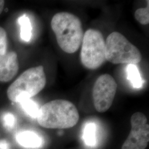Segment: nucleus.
<instances>
[{"label":"nucleus","instance_id":"nucleus-1","mask_svg":"<svg viewBox=\"0 0 149 149\" xmlns=\"http://www.w3.org/2000/svg\"><path fill=\"white\" fill-rule=\"evenodd\" d=\"M37 118L38 123L43 128L68 129L76 125L80 115L72 102L64 100H55L41 107Z\"/></svg>","mask_w":149,"mask_h":149},{"label":"nucleus","instance_id":"nucleus-2","mask_svg":"<svg viewBox=\"0 0 149 149\" xmlns=\"http://www.w3.org/2000/svg\"><path fill=\"white\" fill-rule=\"evenodd\" d=\"M51 27L63 51L72 54L79 50L84 33L81 22L77 16L66 12L58 13L52 19Z\"/></svg>","mask_w":149,"mask_h":149},{"label":"nucleus","instance_id":"nucleus-3","mask_svg":"<svg viewBox=\"0 0 149 149\" xmlns=\"http://www.w3.org/2000/svg\"><path fill=\"white\" fill-rule=\"evenodd\" d=\"M47 79L43 66L27 70L8 87L7 94L13 102L19 103L22 100L37 95L44 88Z\"/></svg>","mask_w":149,"mask_h":149},{"label":"nucleus","instance_id":"nucleus-4","mask_svg":"<svg viewBox=\"0 0 149 149\" xmlns=\"http://www.w3.org/2000/svg\"><path fill=\"white\" fill-rule=\"evenodd\" d=\"M105 42L106 60L112 64L135 65L142 60L138 49L119 32H112Z\"/></svg>","mask_w":149,"mask_h":149},{"label":"nucleus","instance_id":"nucleus-5","mask_svg":"<svg viewBox=\"0 0 149 149\" xmlns=\"http://www.w3.org/2000/svg\"><path fill=\"white\" fill-rule=\"evenodd\" d=\"M80 59L82 64L90 70L98 69L105 63L106 42L100 31L90 29L84 33Z\"/></svg>","mask_w":149,"mask_h":149},{"label":"nucleus","instance_id":"nucleus-6","mask_svg":"<svg viewBox=\"0 0 149 149\" xmlns=\"http://www.w3.org/2000/svg\"><path fill=\"white\" fill-rule=\"evenodd\" d=\"M117 84L110 74L99 76L94 84L92 96L94 107L97 112L104 113L112 106L116 94Z\"/></svg>","mask_w":149,"mask_h":149},{"label":"nucleus","instance_id":"nucleus-7","mask_svg":"<svg viewBox=\"0 0 149 149\" xmlns=\"http://www.w3.org/2000/svg\"><path fill=\"white\" fill-rule=\"evenodd\" d=\"M143 113L136 112L130 119L132 129L121 149H145L149 141V125Z\"/></svg>","mask_w":149,"mask_h":149},{"label":"nucleus","instance_id":"nucleus-8","mask_svg":"<svg viewBox=\"0 0 149 149\" xmlns=\"http://www.w3.org/2000/svg\"><path fill=\"white\" fill-rule=\"evenodd\" d=\"M19 69L17 54L15 52L7 53L0 62V82H7L16 76Z\"/></svg>","mask_w":149,"mask_h":149},{"label":"nucleus","instance_id":"nucleus-9","mask_svg":"<svg viewBox=\"0 0 149 149\" xmlns=\"http://www.w3.org/2000/svg\"><path fill=\"white\" fill-rule=\"evenodd\" d=\"M17 143L27 149H35L41 147L43 140L37 133L31 130L18 132L16 136Z\"/></svg>","mask_w":149,"mask_h":149},{"label":"nucleus","instance_id":"nucleus-10","mask_svg":"<svg viewBox=\"0 0 149 149\" xmlns=\"http://www.w3.org/2000/svg\"><path fill=\"white\" fill-rule=\"evenodd\" d=\"M18 23L21 26V38L26 42L30 41L32 37V27L29 18L23 15L18 18Z\"/></svg>","mask_w":149,"mask_h":149},{"label":"nucleus","instance_id":"nucleus-11","mask_svg":"<svg viewBox=\"0 0 149 149\" xmlns=\"http://www.w3.org/2000/svg\"><path fill=\"white\" fill-rule=\"evenodd\" d=\"M127 72L128 75V79L130 81L131 84L134 88H141L143 84L138 69L135 65H128L127 68Z\"/></svg>","mask_w":149,"mask_h":149},{"label":"nucleus","instance_id":"nucleus-12","mask_svg":"<svg viewBox=\"0 0 149 149\" xmlns=\"http://www.w3.org/2000/svg\"><path fill=\"white\" fill-rule=\"evenodd\" d=\"M19 103L27 114L33 118L37 117L39 108L36 102L32 101L31 98H26L22 100Z\"/></svg>","mask_w":149,"mask_h":149},{"label":"nucleus","instance_id":"nucleus-13","mask_svg":"<svg viewBox=\"0 0 149 149\" xmlns=\"http://www.w3.org/2000/svg\"><path fill=\"white\" fill-rule=\"evenodd\" d=\"M96 125L93 123H89L85 127L84 139L86 144L93 146L96 144Z\"/></svg>","mask_w":149,"mask_h":149},{"label":"nucleus","instance_id":"nucleus-14","mask_svg":"<svg viewBox=\"0 0 149 149\" xmlns=\"http://www.w3.org/2000/svg\"><path fill=\"white\" fill-rule=\"evenodd\" d=\"M134 16L138 21L143 25L149 23V5L145 8H140L135 11Z\"/></svg>","mask_w":149,"mask_h":149},{"label":"nucleus","instance_id":"nucleus-15","mask_svg":"<svg viewBox=\"0 0 149 149\" xmlns=\"http://www.w3.org/2000/svg\"><path fill=\"white\" fill-rule=\"evenodd\" d=\"M7 36L5 30L0 27V62L7 54Z\"/></svg>","mask_w":149,"mask_h":149},{"label":"nucleus","instance_id":"nucleus-16","mask_svg":"<svg viewBox=\"0 0 149 149\" xmlns=\"http://www.w3.org/2000/svg\"><path fill=\"white\" fill-rule=\"evenodd\" d=\"M3 122L5 128L7 129H12L15 127L16 119L13 114L6 113L3 117Z\"/></svg>","mask_w":149,"mask_h":149},{"label":"nucleus","instance_id":"nucleus-17","mask_svg":"<svg viewBox=\"0 0 149 149\" xmlns=\"http://www.w3.org/2000/svg\"><path fill=\"white\" fill-rule=\"evenodd\" d=\"M0 149H10V144L6 140H0Z\"/></svg>","mask_w":149,"mask_h":149},{"label":"nucleus","instance_id":"nucleus-18","mask_svg":"<svg viewBox=\"0 0 149 149\" xmlns=\"http://www.w3.org/2000/svg\"><path fill=\"white\" fill-rule=\"evenodd\" d=\"M4 6H5V1L2 0H0V15L4 9Z\"/></svg>","mask_w":149,"mask_h":149}]
</instances>
